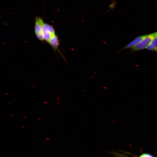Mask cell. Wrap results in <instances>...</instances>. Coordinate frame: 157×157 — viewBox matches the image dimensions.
Listing matches in <instances>:
<instances>
[{
    "mask_svg": "<svg viewBox=\"0 0 157 157\" xmlns=\"http://www.w3.org/2000/svg\"><path fill=\"white\" fill-rule=\"evenodd\" d=\"M157 37V31L149 34L139 44L131 48L133 51H136L146 49L155 38Z\"/></svg>",
    "mask_w": 157,
    "mask_h": 157,
    "instance_id": "1",
    "label": "cell"
},
{
    "mask_svg": "<svg viewBox=\"0 0 157 157\" xmlns=\"http://www.w3.org/2000/svg\"><path fill=\"white\" fill-rule=\"evenodd\" d=\"M35 33L37 38L40 41L44 40L42 32L43 25L44 23L43 19L40 17L37 16L35 18Z\"/></svg>",
    "mask_w": 157,
    "mask_h": 157,
    "instance_id": "2",
    "label": "cell"
},
{
    "mask_svg": "<svg viewBox=\"0 0 157 157\" xmlns=\"http://www.w3.org/2000/svg\"><path fill=\"white\" fill-rule=\"evenodd\" d=\"M122 154V155L123 156H124V157H129L128 156H126V155H124V154Z\"/></svg>",
    "mask_w": 157,
    "mask_h": 157,
    "instance_id": "9",
    "label": "cell"
},
{
    "mask_svg": "<svg viewBox=\"0 0 157 157\" xmlns=\"http://www.w3.org/2000/svg\"><path fill=\"white\" fill-rule=\"evenodd\" d=\"M139 157H154L152 155L148 153H144Z\"/></svg>",
    "mask_w": 157,
    "mask_h": 157,
    "instance_id": "8",
    "label": "cell"
},
{
    "mask_svg": "<svg viewBox=\"0 0 157 157\" xmlns=\"http://www.w3.org/2000/svg\"><path fill=\"white\" fill-rule=\"evenodd\" d=\"M42 32L44 40L47 42L51 37L56 35L53 27L46 23H44L43 25Z\"/></svg>",
    "mask_w": 157,
    "mask_h": 157,
    "instance_id": "3",
    "label": "cell"
},
{
    "mask_svg": "<svg viewBox=\"0 0 157 157\" xmlns=\"http://www.w3.org/2000/svg\"><path fill=\"white\" fill-rule=\"evenodd\" d=\"M149 34L142 35L137 37L134 40L129 43L124 47L122 48L118 51L119 52L123 49L132 48L139 44L142 40L148 36Z\"/></svg>",
    "mask_w": 157,
    "mask_h": 157,
    "instance_id": "4",
    "label": "cell"
},
{
    "mask_svg": "<svg viewBox=\"0 0 157 157\" xmlns=\"http://www.w3.org/2000/svg\"><path fill=\"white\" fill-rule=\"evenodd\" d=\"M47 42L54 50H58L60 42L58 36L56 34L51 37Z\"/></svg>",
    "mask_w": 157,
    "mask_h": 157,
    "instance_id": "5",
    "label": "cell"
},
{
    "mask_svg": "<svg viewBox=\"0 0 157 157\" xmlns=\"http://www.w3.org/2000/svg\"><path fill=\"white\" fill-rule=\"evenodd\" d=\"M146 49L157 53V37L154 38L146 48Z\"/></svg>",
    "mask_w": 157,
    "mask_h": 157,
    "instance_id": "6",
    "label": "cell"
},
{
    "mask_svg": "<svg viewBox=\"0 0 157 157\" xmlns=\"http://www.w3.org/2000/svg\"><path fill=\"white\" fill-rule=\"evenodd\" d=\"M108 153L111 154H112L116 157H125L123 156L121 154L116 152L114 151L109 152Z\"/></svg>",
    "mask_w": 157,
    "mask_h": 157,
    "instance_id": "7",
    "label": "cell"
}]
</instances>
